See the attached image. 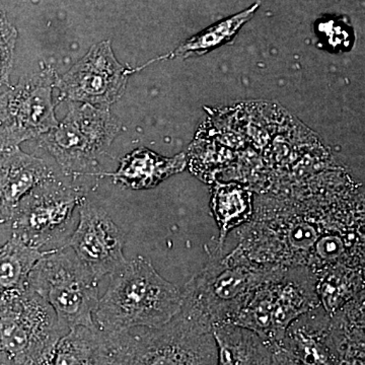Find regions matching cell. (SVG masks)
I'll return each mask as SVG.
<instances>
[{"mask_svg":"<svg viewBox=\"0 0 365 365\" xmlns=\"http://www.w3.org/2000/svg\"><path fill=\"white\" fill-rule=\"evenodd\" d=\"M182 302V289L139 256L110 275L109 287L98 299L93 321L105 334L158 328L180 313Z\"/></svg>","mask_w":365,"mask_h":365,"instance_id":"cell-1","label":"cell"},{"mask_svg":"<svg viewBox=\"0 0 365 365\" xmlns=\"http://www.w3.org/2000/svg\"><path fill=\"white\" fill-rule=\"evenodd\" d=\"M106 335L112 365H217L212 328L181 313L158 328Z\"/></svg>","mask_w":365,"mask_h":365,"instance_id":"cell-2","label":"cell"},{"mask_svg":"<svg viewBox=\"0 0 365 365\" xmlns=\"http://www.w3.org/2000/svg\"><path fill=\"white\" fill-rule=\"evenodd\" d=\"M321 306L316 275L306 266H277L268 274L230 325L253 331L269 345H280L290 324Z\"/></svg>","mask_w":365,"mask_h":365,"instance_id":"cell-3","label":"cell"},{"mask_svg":"<svg viewBox=\"0 0 365 365\" xmlns=\"http://www.w3.org/2000/svg\"><path fill=\"white\" fill-rule=\"evenodd\" d=\"M216 252L182 289L180 313L213 326L230 324L256 287L277 266L256 265L234 254Z\"/></svg>","mask_w":365,"mask_h":365,"instance_id":"cell-4","label":"cell"},{"mask_svg":"<svg viewBox=\"0 0 365 365\" xmlns=\"http://www.w3.org/2000/svg\"><path fill=\"white\" fill-rule=\"evenodd\" d=\"M98 282L66 246L53 249L41 259L29 277L28 287L52 307L60 327L96 329Z\"/></svg>","mask_w":365,"mask_h":365,"instance_id":"cell-5","label":"cell"},{"mask_svg":"<svg viewBox=\"0 0 365 365\" xmlns=\"http://www.w3.org/2000/svg\"><path fill=\"white\" fill-rule=\"evenodd\" d=\"M66 331L30 287L0 299V354L6 365H48Z\"/></svg>","mask_w":365,"mask_h":365,"instance_id":"cell-6","label":"cell"},{"mask_svg":"<svg viewBox=\"0 0 365 365\" xmlns=\"http://www.w3.org/2000/svg\"><path fill=\"white\" fill-rule=\"evenodd\" d=\"M69 111L55 128L41 136V143L67 174L91 173L119 132L109 108L69 103Z\"/></svg>","mask_w":365,"mask_h":365,"instance_id":"cell-7","label":"cell"},{"mask_svg":"<svg viewBox=\"0 0 365 365\" xmlns=\"http://www.w3.org/2000/svg\"><path fill=\"white\" fill-rule=\"evenodd\" d=\"M85 201L76 187L58 179L36 187L21 200L11 220L13 237L32 248L63 247L74 232V211Z\"/></svg>","mask_w":365,"mask_h":365,"instance_id":"cell-8","label":"cell"},{"mask_svg":"<svg viewBox=\"0 0 365 365\" xmlns=\"http://www.w3.org/2000/svg\"><path fill=\"white\" fill-rule=\"evenodd\" d=\"M56 79L46 68L0 93V148L19 146L58 125L52 97Z\"/></svg>","mask_w":365,"mask_h":365,"instance_id":"cell-9","label":"cell"},{"mask_svg":"<svg viewBox=\"0 0 365 365\" xmlns=\"http://www.w3.org/2000/svg\"><path fill=\"white\" fill-rule=\"evenodd\" d=\"M128 73L115 57L109 41H104L57 78L55 86L60 97L69 102L109 108L123 93Z\"/></svg>","mask_w":365,"mask_h":365,"instance_id":"cell-10","label":"cell"},{"mask_svg":"<svg viewBox=\"0 0 365 365\" xmlns=\"http://www.w3.org/2000/svg\"><path fill=\"white\" fill-rule=\"evenodd\" d=\"M78 208V225L64 246L101 281L126 263L124 235L102 207L83 201Z\"/></svg>","mask_w":365,"mask_h":365,"instance_id":"cell-11","label":"cell"},{"mask_svg":"<svg viewBox=\"0 0 365 365\" xmlns=\"http://www.w3.org/2000/svg\"><path fill=\"white\" fill-rule=\"evenodd\" d=\"M281 345L307 365H341L344 361L337 327L321 306L294 319Z\"/></svg>","mask_w":365,"mask_h":365,"instance_id":"cell-12","label":"cell"},{"mask_svg":"<svg viewBox=\"0 0 365 365\" xmlns=\"http://www.w3.org/2000/svg\"><path fill=\"white\" fill-rule=\"evenodd\" d=\"M56 178L48 163L24 153L20 146L0 148V223L11 222L32 190Z\"/></svg>","mask_w":365,"mask_h":365,"instance_id":"cell-13","label":"cell"},{"mask_svg":"<svg viewBox=\"0 0 365 365\" xmlns=\"http://www.w3.org/2000/svg\"><path fill=\"white\" fill-rule=\"evenodd\" d=\"M187 165L185 153L165 158L148 148H138L122 158L119 169L105 176L133 190L151 189L168 178L182 172Z\"/></svg>","mask_w":365,"mask_h":365,"instance_id":"cell-14","label":"cell"},{"mask_svg":"<svg viewBox=\"0 0 365 365\" xmlns=\"http://www.w3.org/2000/svg\"><path fill=\"white\" fill-rule=\"evenodd\" d=\"M217 365H272L271 346L253 331L220 324L213 326Z\"/></svg>","mask_w":365,"mask_h":365,"instance_id":"cell-15","label":"cell"},{"mask_svg":"<svg viewBox=\"0 0 365 365\" xmlns=\"http://www.w3.org/2000/svg\"><path fill=\"white\" fill-rule=\"evenodd\" d=\"M48 365H112L108 336L98 328L71 329L57 342Z\"/></svg>","mask_w":365,"mask_h":365,"instance_id":"cell-16","label":"cell"},{"mask_svg":"<svg viewBox=\"0 0 365 365\" xmlns=\"http://www.w3.org/2000/svg\"><path fill=\"white\" fill-rule=\"evenodd\" d=\"M251 192L240 185L216 184L211 196V210L218 230V252H222L228 234L248 222L253 213Z\"/></svg>","mask_w":365,"mask_h":365,"instance_id":"cell-17","label":"cell"},{"mask_svg":"<svg viewBox=\"0 0 365 365\" xmlns=\"http://www.w3.org/2000/svg\"><path fill=\"white\" fill-rule=\"evenodd\" d=\"M50 251L28 246L13 237L0 247V299L28 287L33 268Z\"/></svg>","mask_w":365,"mask_h":365,"instance_id":"cell-18","label":"cell"},{"mask_svg":"<svg viewBox=\"0 0 365 365\" xmlns=\"http://www.w3.org/2000/svg\"><path fill=\"white\" fill-rule=\"evenodd\" d=\"M259 2L241 13L218 21L178 47L173 57H188L206 54L220 46L232 42L245 24L248 23L259 9Z\"/></svg>","mask_w":365,"mask_h":365,"instance_id":"cell-19","label":"cell"},{"mask_svg":"<svg viewBox=\"0 0 365 365\" xmlns=\"http://www.w3.org/2000/svg\"><path fill=\"white\" fill-rule=\"evenodd\" d=\"M359 272H355L352 267H338L331 269L317 277V294L319 304L333 316L342 309V307L351 302L354 292L364 285Z\"/></svg>","mask_w":365,"mask_h":365,"instance_id":"cell-20","label":"cell"},{"mask_svg":"<svg viewBox=\"0 0 365 365\" xmlns=\"http://www.w3.org/2000/svg\"><path fill=\"white\" fill-rule=\"evenodd\" d=\"M16 37V29L7 20L6 13L0 6V88L9 86Z\"/></svg>","mask_w":365,"mask_h":365,"instance_id":"cell-21","label":"cell"},{"mask_svg":"<svg viewBox=\"0 0 365 365\" xmlns=\"http://www.w3.org/2000/svg\"><path fill=\"white\" fill-rule=\"evenodd\" d=\"M270 346L272 350V365H307L282 345Z\"/></svg>","mask_w":365,"mask_h":365,"instance_id":"cell-22","label":"cell"},{"mask_svg":"<svg viewBox=\"0 0 365 365\" xmlns=\"http://www.w3.org/2000/svg\"><path fill=\"white\" fill-rule=\"evenodd\" d=\"M0 365H6V361H4V359H2L1 354H0Z\"/></svg>","mask_w":365,"mask_h":365,"instance_id":"cell-23","label":"cell"}]
</instances>
